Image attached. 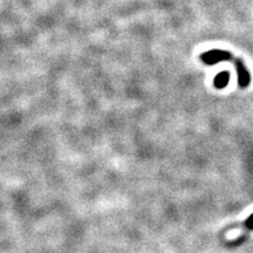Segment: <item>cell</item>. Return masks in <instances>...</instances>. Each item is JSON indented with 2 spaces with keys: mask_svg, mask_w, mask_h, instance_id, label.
Instances as JSON below:
<instances>
[{
  "mask_svg": "<svg viewBox=\"0 0 253 253\" xmlns=\"http://www.w3.org/2000/svg\"><path fill=\"white\" fill-rule=\"evenodd\" d=\"M229 81H230V73L220 72L218 73V75H216V78H214L213 84L217 89H223V88H225L227 84H229Z\"/></svg>",
  "mask_w": 253,
  "mask_h": 253,
  "instance_id": "cell-3",
  "label": "cell"
},
{
  "mask_svg": "<svg viewBox=\"0 0 253 253\" xmlns=\"http://www.w3.org/2000/svg\"><path fill=\"white\" fill-rule=\"evenodd\" d=\"M232 59L233 55L231 54L229 50L223 49H211L201 54V60L208 66L216 65V63L223 61H231Z\"/></svg>",
  "mask_w": 253,
  "mask_h": 253,
  "instance_id": "cell-1",
  "label": "cell"
},
{
  "mask_svg": "<svg viewBox=\"0 0 253 253\" xmlns=\"http://www.w3.org/2000/svg\"><path fill=\"white\" fill-rule=\"evenodd\" d=\"M235 65L236 71H237V75H238V84L240 88H246L251 82V75H250V72L248 71V68L245 67L244 62L242 61L239 58H236L233 56V59L231 60Z\"/></svg>",
  "mask_w": 253,
  "mask_h": 253,
  "instance_id": "cell-2",
  "label": "cell"
},
{
  "mask_svg": "<svg viewBox=\"0 0 253 253\" xmlns=\"http://www.w3.org/2000/svg\"><path fill=\"white\" fill-rule=\"evenodd\" d=\"M245 226L248 227L249 230H252L253 231V213L248 218V219L245 220Z\"/></svg>",
  "mask_w": 253,
  "mask_h": 253,
  "instance_id": "cell-4",
  "label": "cell"
}]
</instances>
